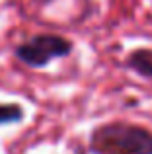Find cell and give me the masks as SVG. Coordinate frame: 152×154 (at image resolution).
<instances>
[{
    "label": "cell",
    "mask_w": 152,
    "mask_h": 154,
    "mask_svg": "<svg viewBox=\"0 0 152 154\" xmlns=\"http://www.w3.org/2000/svg\"><path fill=\"white\" fill-rule=\"evenodd\" d=\"M127 64H129L133 70H137L141 76L152 78V51H148V49L135 51L133 55L127 59Z\"/></svg>",
    "instance_id": "3"
},
{
    "label": "cell",
    "mask_w": 152,
    "mask_h": 154,
    "mask_svg": "<svg viewBox=\"0 0 152 154\" xmlns=\"http://www.w3.org/2000/svg\"><path fill=\"white\" fill-rule=\"evenodd\" d=\"M23 117V109L16 103H4L0 105V125L6 123H16Z\"/></svg>",
    "instance_id": "4"
},
{
    "label": "cell",
    "mask_w": 152,
    "mask_h": 154,
    "mask_svg": "<svg viewBox=\"0 0 152 154\" xmlns=\"http://www.w3.org/2000/svg\"><path fill=\"white\" fill-rule=\"evenodd\" d=\"M70 51H72V43L68 39L55 33H41L16 47V57L33 68H41L53 59L66 57Z\"/></svg>",
    "instance_id": "2"
},
{
    "label": "cell",
    "mask_w": 152,
    "mask_h": 154,
    "mask_svg": "<svg viewBox=\"0 0 152 154\" xmlns=\"http://www.w3.org/2000/svg\"><path fill=\"white\" fill-rule=\"evenodd\" d=\"M92 143L109 154H152V133L129 123L103 125L94 133Z\"/></svg>",
    "instance_id": "1"
}]
</instances>
